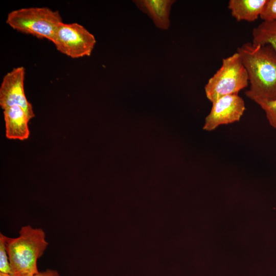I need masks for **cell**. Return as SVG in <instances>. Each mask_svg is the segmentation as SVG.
I'll return each instance as SVG.
<instances>
[{
	"mask_svg": "<svg viewBox=\"0 0 276 276\" xmlns=\"http://www.w3.org/2000/svg\"><path fill=\"white\" fill-rule=\"evenodd\" d=\"M137 7L150 17L155 26L166 30L170 25L169 15L173 0L133 1Z\"/></svg>",
	"mask_w": 276,
	"mask_h": 276,
	"instance_id": "obj_9",
	"label": "cell"
},
{
	"mask_svg": "<svg viewBox=\"0 0 276 276\" xmlns=\"http://www.w3.org/2000/svg\"><path fill=\"white\" fill-rule=\"evenodd\" d=\"M25 68H14L3 77L0 86V106L4 110L18 105L25 111L30 120L35 117L32 104L28 101L24 90Z\"/></svg>",
	"mask_w": 276,
	"mask_h": 276,
	"instance_id": "obj_6",
	"label": "cell"
},
{
	"mask_svg": "<svg viewBox=\"0 0 276 276\" xmlns=\"http://www.w3.org/2000/svg\"><path fill=\"white\" fill-rule=\"evenodd\" d=\"M6 136L10 140H25L28 139L30 120L24 110L18 105H13L4 109Z\"/></svg>",
	"mask_w": 276,
	"mask_h": 276,
	"instance_id": "obj_8",
	"label": "cell"
},
{
	"mask_svg": "<svg viewBox=\"0 0 276 276\" xmlns=\"http://www.w3.org/2000/svg\"><path fill=\"white\" fill-rule=\"evenodd\" d=\"M247 71L249 89L246 96L255 102L276 98V51L270 45L243 43L237 48Z\"/></svg>",
	"mask_w": 276,
	"mask_h": 276,
	"instance_id": "obj_1",
	"label": "cell"
},
{
	"mask_svg": "<svg viewBox=\"0 0 276 276\" xmlns=\"http://www.w3.org/2000/svg\"><path fill=\"white\" fill-rule=\"evenodd\" d=\"M56 49L73 58L89 56L96 43L95 36L83 26L61 22L52 41Z\"/></svg>",
	"mask_w": 276,
	"mask_h": 276,
	"instance_id": "obj_5",
	"label": "cell"
},
{
	"mask_svg": "<svg viewBox=\"0 0 276 276\" xmlns=\"http://www.w3.org/2000/svg\"><path fill=\"white\" fill-rule=\"evenodd\" d=\"M249 83L248 74L238 52L222 59L220 67L204 86L206 98L212 103L224 96L238 94Z\"/></svg>",
	"mask_w": 276,
	"mask_h": 276,
	"instance_id": "obj_4",
	"label": "cell"
},
{
	"mask_svg": "<svg viewBox=\"0 0 276 276\" xmlns=\"http://www.w3.org/2000/svg\"><path fill=\"white\" fill-rule=\"evenodd\" d=\"M256 103L265 111L269 124L276 130V98L271 101Z\"/></svg>",
	"mask_w": 276,
	"mask_h": 276,
	"instance_id": "obj_13",
	"label": "cell"
},
{
	"mask_svg": "<svg viewBox=\"0 0 276 276\" xmlns=\"http://www.w3.org/2000/svg\"><path fill=\"white\" fill-rule=\"evenodd\" d=\"M49 243L44 231L30 225L21 227L19 236L7 238L6 249L12 276H32L39 271L37 260L43 254Z\"/></svg>",
	"mask_w": 276,
	"mask_h": 276,
	"instance_id": "obj_2",
	"label": "cell"
},
{
	"mask_svg": "<svg viewBox=\"0 0 276 276\" xmlns=\"http://www.w3.org/2000/svg\"><path fill=\"white\" fill-rule=\"evenodd\" d=\"M8 237L0 233V272L11 275L9 257L6 249Z\"/></svg>",
	"mask_w": 276,
	"mask_h": 276,
	"instance_id": "obj_12",
	"label": "cell"
},
{
	"mask_svg": "<svg viewBox=\"0 0 276 276\" xmlns=\"http://www.w3.org/2000/svg\"><path fill=\"white\" fill-rule=\"evenodd\" d=\"M6 23L14 30L39 39L52 41L58 25L62 21L58 10L45 7L23 8L10 12Z\"/></svg>",
	"mask_w": 276,
	"mask_h": 276,
	"instance_id": "obj_3",
	"label": "cell"
},
{
	"mask_svg": "<svg viewBox=\"0 0 276 276\" xmlns=\"http://www.w3.org/2000/svg\"><path fill=\"white\" fill-rule=\"evenodd\" d=\"M266 0H230L228 8L238 21H254L260 16Z\"/></svg>",
	"mask_w": 276,
	"mask_h": 276,
	"instance_id": "obj_10",
	"label": "cell"
},
{
	"mask_svg": "<svg viewBox=\"0 0 276 276\" xmlns=\"http://www.w3.org/2000/svg\"><path fill=\"white\" fill-rule=\"evenodd\" d=\"M32 276H60V275L56 270L48 269L44 271H39Z\"/></svg>",
	"mask_w": 276,
	"mask_h": 276,
	"instance_id": "obj_15",
	"label": "cell"
},
{
	"mask_svg": "<svg viewBox=\"0 0 276 276\" xmlns=\"http://www.w3.org/2000/svg\"><path fill=\"white\" fill-rule=\"evenodd\" d=\"M212 103L211 111L205 119L203 127L209 131L220 125L239 121L245 110L244 100L238 94L223 96Z\"/></svg>",
	"mask_w": 276,
	"mask_h": 276,
	"instance_id": "obj_7",
	"label": "cell"
},
{
	"mask_svg": "<svg viewBox=\"0 0 276 276\" xmlns=\"http://www.w3.org/2000/svg\"><path fill=\"white\" fill-rule=\"evenodd\" d=\"M260 17L263 21L276 20V0H266Z\"/></svg>",
	"mask_w": 276,
	"mask_h": 276,
	"instance_id": "obj_14",
	"label": "cell"
},
{
	"mask_svg": "<svg viewBox=\"0 0 276 276\" xmlns=\"http://www.w3.org/2000/svg\"><path fill=\"white\" fill-rule=\"evenodd\" d=\"M252 43L270 45L276 51V20L263 21L252 31Z\"/></svg>",
	"mask_w": 276,
	"mask_h": 276,
	"instance_id": "obj_11",
	"label": "cell"
},
{
	"mask_svg": "<svg viewBox=\"0 0 276 276\" xmlns=\"http://www.w3.org/2000/svg\"><path fill=\"white\" fill-rule=\"evenodd\" d=\"M0 276H12V275L9 274H6V273L0 272Z\"/></svg>",
	"mask_w": 276,
	"mask_h": 276,
	"instance_id": "obj_16",
	"label": "cell"
}]
</instances>
